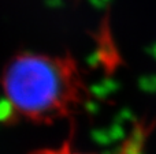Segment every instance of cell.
I'll return each instance as SVG.
<instances>
[{
  "mask_svg": "<svg viewBox=\"0 0 156 154\" xmlns=\"http://www.w3.org/2000/svg\"><path fill=\"white\" fill-rule=\"evenodd\" d=\"M5 95L3 119L52 124L73 115L83 102L86 87L70 55L19 52L2 71Z\"/></svg>",
  "mask_w": 156,
  "mask_h": 154,
  "instance_id": "6da1fadb",
  "label": "cell"
},
{
  "mask_svg": "<svg viewBox=\"0 0 156 154\" xmlns=\"http://www.w3.org/2000/svg\"><path fill=\"white\" fill-rule=\"evenodd\" d=\"M151 131H152V123L141 122L140 124H137L134 127V130L132 131L130 136L122 143V146L116 152H114L111 154H144L147 139L151 135ZM32 154H82V153L73 152L70 143L66 142V143H63L58 149L37 150V152H34Z\"/></svg>",
  "mask_w": 156,
  "mask_h": 154,
  "instance_id": "7a4b0ae2",
  "label": "cell"
}]
</instances>
